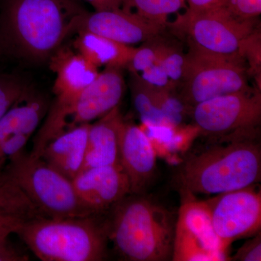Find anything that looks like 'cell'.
Segmentation results:
<instances>
[{"instance_id": "cell-23", "label": "cell", "mask_w": 261, "mask_h": 261, "mask_svg": "<svg viewBox=\"0 0 261 261\" xmlns=\"http://www.w3.org/2000/svg\"><path fill=\"white\" fill-rule=\"evenodd\" d=\"M154 89L156 99L160 108L166 116L170 126H181L186 117L190 116L192 108L182 100L179 94H175L174 90Z\"/></svg>"}, {"instance_id": "cell-5", "label": "cell", "mask_w": 261, "mask_h": 261, "mask_svg": "<svg viewBox=\"0 0 261 261\" xmlns=\"http://www.w3.org/2000/svg\"><path fill=\"white\" fill-rule=\"evenodd\" d=\"M122 69L106 68L92 83L70 97H56L30 153L39 157L49 141L65 130L91 123L118 107L125 92Z\"/></svg>"}, {"instance_id": "cell-33", "label": "cell", "mask_w": 261, "mask_h": 261, "mask_svg": "<svg viewBox=\"0 0 261 261\" xmlns=\"http://www.w3.org/2000/svg\"><path fill=\"white\" fill-rule=\"evenodd\" d=\"M227 0H187L189 7L187 10L192 13L206 11V10L221 8Z\"/></svg>"}, {"instance_id": "cell-19", "label": "cell", "mask_w": 261, "mask_h": 261, "mask_svg": "<svg viewBox=\"0 0 261 261\" xmlns=\"http://www.w3.org/2000/svg\"><path fill=\"white\" fill-rule=\"evenodd\" d=\"M75 34L72 47L98 68H126L137 49L87 31Z\"/></svg>"}, {"instance_id": "cell-26", "label": "cell", "mask_w": 261, "mask_h": 261, "mask_svg": "<svg viewBox=\"0 0 261 261\" xmlns=\"http://www.w3.org/2000/svg\"><path fill=\"white\" fill-rule=\"evenodd\" d=\"M239 54L246 61L249 75L255 78L257 89L260 90L261 35L257 28L242 43Z\"/></svg>"}, {"instance_id": "cell-14", "label": "cell", "mask_w": 261, "mask_h": 261, "mask_svg": "<svg viewBox=\"0 0 261 261\" xmlns=\"http://www.w3.org/2000/svg\"><path fill=\"white\" fill-rule=\"evenodd\" d=\"M119 161L129 181L130 194H147L157 172V154L145 130L125 120L120 133Z\"/></svg>"}, {"instance_id": "cell-35", "label": "cell", "mask_w": 261, "mask_h": 261, "mask_svg": "<svg viewBox=\"0 0 261 261\" xmlns=\"http://www.w3.org/2000/svg\"><path fill=\"white\" fill-rule=\"evenodd\" d=\"M111 10L121 8V0H106Z\"/></svg>"}, {"instance_id": "cell-34", "label": "cell", "mask_w": 261, "mask_h": 261, "mask_svg": "<svg viewBox=\"0 0 261 261\" xmlns=\"http://www.w3.org/2000/svg\"><path fill=\"white\" fill-rule=\"evenodd\" d=\"M86 3H89L95 11L100 10H111L109 5L106 3V0H83Z\"/></svg>"}, {"instance_id": "cell-13", "label": "cell", "mask_w": 261, "mask_h": 261, "mask_svg": "<svg viewBox=\"0 0 261 261\" xmlns=\"http://www.w3.org/2000/svg\"><path fill=\"white\" fill-rule=\"evenodd\" d=\"M72 181L80 200L93 214L109 212L130 194L129 181L121 165L86 168Z\"/></svg>"}, {"instance_id": "cell-17", "label": "cell", "mask_w": 261, "mask_h": 261, "mask_svg": "<svg viewBox=\"0 0 261 261\" xmlns=\"http://www.w3.org/2000/svg\"><path fill=\"white\" fill-rule=\"evenodd\" d=\"M124 121L119 107L89 124L83 169L120 164V133Z\"/></svg>"}, {"instance_id": "cell-6", "label": "cell", "mask_w": 261, "mask_h": 261, "mask_svg": "<svg viewBox=\"0 0 261 261\" xmlns=\"http://www.w3.org/2000/svg\"><path fill=\"white\" fill-rule=\"evenodd\" d=\"M15 182L42 216L80 218L92 216L83 205L73 181L25 151L9 163L3 174Z\"/></svg>"}, {"instance_id": "cell-7", "label": "cell", "mask_w": 261, "mask_h": 261, "mask_svg": "<svg viewBox=\"0 0 261 261\" xmlns=\"http://www.w3.org/2000/svg\"><path fill=\"white\" fill-rule=\"evenodd\" d=\"M188 44L179 96L189 107L220 96L252 89L243 57L214 54Z\"/></svg>"}, {"instance_id": "cell-25", "label": "cell", "mask_w": 261, "mask_h": 261, "mask_svg": "<svg viewBox=\"0 0 261 261\" xmlns=\"http://www.w3.org/2000/svg\"><path fill=\"white\" fill-rule=\"evenodd\" d=\"M29 90L27 84L19 77L0 75V120Z\"/></svg>"}, {"instance_id": "cell-2", "label": "cell", "mask_w": 261, "mask_h": 261, "mask_svg": "<svg viewBox=\"0 0 261 261\" xmlns=\"http://www.w3.org/2000/svg\"><path fill=\"white\" fill-rule=\"evenodd\" d=\"M261 181L260 139L211 140L185 154L171 184L181 198L214 196Z\"/></svg>"}, {"instance_id": "cell-15", "label": "cell", "mask_w": 261, "mask_h": 261, "mask_svg": "<svg viewBox=\"0 0 261 261\" xmlns=\"http://www.w3.org/2000/svg\"><path fill=\"white\" fill-rule=\"evenodd\" d=\"M164 29V27L152 23L137 13L120 8L94 13L87 12L82 18L78 32L87 31L132 46L161 35Z\"/></svg>"}, {"instance_id": "cell-9", "label": "cell", "mask_w": 261, "mask_h": 261, "mask_svg": "<svg viewBox=\"0 0 261 261\" xmlns=\"http://www.w3.org/2000/svg\"><path fill=\"white\" fill-rule=\"evenodd\" d=\"M188 37V42L214 54L240 56L243 41L257 28L256 19L243 20L225 7L192 13L186 10L171 25Z\"/></svg>"}, {"instance_id": "cell-10", "label": "cell", "mask_w": 261, "mask_h": 261, "mask_svg": "<svg viewBox=\"0 0 261 261\" xmlns=\"http://www.w3.org/2000/svg\"><path fill=\"white\" fill-rule=\"evenodd\" d=\"M216 237L225 248L261 231V190L258 185L202 200Z\"/></svg>"}, {"instance_id": "cell-22", "label": "cell", "mask_w": 261, "mask_h": 261, "mask_svg": "<svg viewBox=\"0 0 261 261\" xmlns=\"http://www.w3.org/2000/svg\"><path fill=\"white\" fill-rule=\"evenodd\" d=\"M0 213L18 215L27 219L42 216L20 187L4 175L0 177Z\"/></svg>"}, {"instance_id": "cell-3", "label": "cell", "mask_w": 261, "mask_h": 261, "mask_svg": "<svg viewBox=\"0 0 261 261\" xmlns=\"http://www.w3.org/2000/svg\"><path fill=\"white\" fill-rule=\"evenodd\" d=\"M109 240L122 260H172L176 218L146 194H130L109 211Z\"/></svg>"}, {"instance_id": "cell-8", "label": "cell", "mask_w": 261, "mask_h": 261, "mask_svg": "<svg viewBox=\"0 0 261 261\" xmlns=\"http://www.w3.org/2000/svg\"><path fill=\"white\" fill-rule=\"evenodd\" d=\"M197 135L205 140L260 139L259 89L226 94L196 105L190 113Z\"/></svg>"}, {"instance_id": "cell-30", "label": "cell", "mask_w": 261, "mask_h": 261, "mask_svg": "<svg viewBox=\"0 0 261 261\" xmlns=\"http://www.w3.org/2000/svg\"><path fill=\"white\" fill-rule=\"evenodd\" d=\"M247 239L248 240L237 250L234 255L228 257V260H261V231Z\"/></svg>"}, {"instance_id": "cell-18", "label": "cell", "mask_w": 261, "mask_h": 261, "mask_svg": "<svg viewBox=\"0 0 261 261\" xmlns=\"http://www.w3.org/2000/svg\"><path fill=\"white\" fill-rule=\"evenodd\" d=\"M89 124L65 130L48 142L40 158L67 178L73 179L83 169Z\"/></svg>"}, {"instance_id": "cell-20", "label": "cell", "mask_w": 261, "mask_h": 261, "mask_svg": "<svg viewBox=\"0 0 261 261\" xmlns=\"http://www.w3.org/2000/svg\"><path fill=\"white\" fill-rule=\"evenodd\" d=\"M129 87L132 102L144 125L171 126L159 107L153 87L135 72H130Z\"/></svg>"}, {"instance_id": "cell-16", "label": "cell", "mask_w": 261, "mask_h": 261, "mask_svg": "<svg viewBox=\"0 0 261 261\" xmlns=\"http://www.w3.org/2000/svg\"><path fill=\"white\" fill-rule=\"evenodd\" d=\"M49 69L56 74L53 91L56 97H70L80 93L97 79V67L72 46L63 44L48 60Z\"/></svg>"}, {"instance_id": "cell-1", "label": "cell", "mask_w": 261, "mask_h": 261, "mask_svg": "<svg viewBox=\"0 0 261 261\" xmlns=\"http://www.w3.org/2000/svg\"><path fill=\"white\" fill-rule=\"evenodd\" d=\"M87 12L81 0H0V53L47 61L76 34Z\"/></svg>"}, {"instance_id": "cell-12", "label": "cell", "mask_w": 261, "mask_h": 261, "mask_svg": "<svg viewBox=\"0 0 261 261\" xmlns=\"http://www.w3.org/2000/svg\"><path fill=\"white\" fill-rule=\"evenodd\" d=\"M47 111V100L29 90L0 120V177L10 161L24 152Z\"/></svg>"}, {"instance_id": "cell-28", "label": "cell", "mask_w": 261, "mask_h": 261, "mask_svg": "<svg viewBox=\"0 0 261 261\" xmlns=\"http://www.w3.org/2000/svg\"><path fill=\"white\" fill-rule=\"evenodd\" d=\"M224 7L243 20L256 19L261 13V0H227Z\"/></svg>"}, {"instance_id": "cell-29", "label": "cell", "mask_w": 261, "mask_h": 261, "mask_svg": "<svg viewBox=\"0 0 261 261\" xmlns=\"http://www.w3.org/2000/svg\"><path fill=\"white\" fill-rule=\"evenodd\" d=\"M140 75L144 82L153 88L166 90H175L176 88L161 63H154L148 68L141 72Z\"/></svg>"}, {"instance_id": "cell-27", "label": "cell", "mask_w": 261, "mask_h": 261, "mask_svg": "<svg viewBox=\"0 0 261 261\" xmlns=\"http://www.w3.org/2000/svg\"><path fill=\"white\" fill-rule=\"evenodd\" d=\"M161 35L145 42L141 47L137 48L126 68L129 72L140 73L156 63L159 55Z\"/></svg>"}, {"instance_id": "cell-32", "label": "cell", "mask_w": 261, "mask_h": 261, "mask_svg": "<svg viewBox=\"0 0 261 261\" xmlns=\"http://www.w3.org/2000/svg\"><path fill=\"white\" fill-rule=\"evenodd\" d=\"M27 260H29V255L13 246L8 239L0 243V261Z\"/></svg>"}, {"instance_id": "cell-21", "label": "cell", "mask_w": 261, "mask_h": 261, "mask_svg": "<svg viewBox=\"0 0 261 261\" xmlns=\"http://www.w3.org/2000/svg\"><path fill=\"white\" fill-rule=\"evenodd\" d=\"M186 0H121V9L166 28L168 17L185 7Z\"/></svg>"}, {"instance_id": "cell-4", "label": "cell", "mask_w": 261, "mask_h": 261, "mask_svg": "<svg viewBox=\"0 0 261 261\" xmlns=\"http://www.w3.org/2000/svg\"><path fill=\"white\" fill-rule=\"evenodd\" d=\"M102 215L37 216L25 220L16 234L42 261H102L110 242L108 217Z\"/></svg>"}, {"instance_id": "cell-24", "label": "cell", "mask_w": 261, "mask_h": 261, "mask_svg": "<svg viewBox=\"0 0 261 261\" xmlns=\"http://www.w3.org/2000/svg\"><path fill=\"white\" fill-rule=\"evenodd\" d=\"M186 54L177 47L161 40L156 63H161L170 80L177 87L181 84L185 71Z\"/></svg>"}, {"instance_id": "cell-11", "label": "cell", "mask_w": 261, "mask_h": 261, "mask_svg": "<svg viewBox=\"0 0 261 261\" xmlns=\"http://www.w3.org/2000/svg\"><path fill=\"white\" fill-rule=\"evenodd\" d=\"M228 250L216 237L203 202L181 199L176 218L173 261L228 260Z\"/></svg>"}, {"instance_id": "cell-31", "label": "cell", "mask_w": 261, "mask_h": 261, "mask_svg": "<svg viewBox=\"0 0 261 261\" xmlns=\"http://www.w3.org/2000/svg\"><path fill=\"white\" fill-rule=\"evenodd\" d=\"M27 219L18 215L0 213V243L16 233Z\"/></svg>"}]
</instances>
